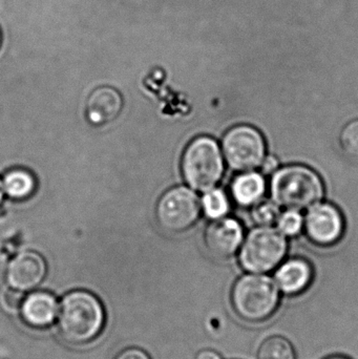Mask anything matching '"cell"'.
Returning a JSON list of instances; mask_svg holds the SVG:
<instances>
[{
	"label": "cell",
	"instance_id": "cell-26",
	"mask_svg": "<svg viewBox=\"0 0 358 359\" xmlns=\"http://www.w3.org/2000/svg\"><path fill=\"white\" fill-rule=\"evenodd\" d=\"M330 359H347V358H332Z\"/></svg>",
	"mask_w": 358,
	"mask_h": 359
},
{
	"label": "cell",
	"instance_id": "cell-5",
	"mask_svg": "<svg viewBox=\"0 0 358 359\" xmlns=\"http://www.w3.org/2000/svg\"><path fill=\"white\" fill-rule=\"evenodd\" d=\"M287 241L280 230L260 227L252 230L242 247V266L250 272L270 271L285 257Z\"/></svg>",
	"mask_w": 358,
	"mask_h": 359
},
{
	"label": "cell",
	"instance_id": "cell-20",
	"mask_svg": "<svg viewBox=\"0 0 358 359\" xmlns=\"http://www.w3.org/2000/svg\"><path fill=\"white\" fill-rule=\"evenodd\" d=\"M340 144L347 155L358 158V119L345 126L340 134Z\"/></svg>",
	"mask_w": 358,
	"mask_h": 359
},
{
	"label": "cell",
	"instance_id": "cell-7",
	"mask_svg": "<svg viewBox=\"0 0 358 359\" xmlns=\"http://www.w3.org/2000/svg\"><path fill=\"white\" fill-rule=\"evenodd\" d=\"M199 198L186 187H174L160 198L157 217L166 231L181 233L195 225L200 217Z\"/></svg>",
	"mask_w": 358,
	"mask_h": 359
},
{
	"label": "cell",
	"instance_id": "cell-22",
	"mask_svg": "<svg viewBox=\"0 0 358 359\" xmlns=\"http://www.w3.org/2000/svg\"><path fill=\"white\" fill-rule=\"evenodd\" d=\"M116 359H151L144 351L140 349H128L122 352Z\"/></svg>",
	"mask_w": 358,
	"mask_h": 359
},
{
	"label": "cell",
	"instance_id": "cell-12",
	"mask_svg": "<svg viewBox=\"0 0 358 359\" xmlns=\"http://www.w3.org/2000/svg\"><path fill=\"white\" fill-rule=\"evenodd\" d=\"M20 308L25 323L37 329L50 327L58 313L56 299L46 292L32 293L25 297Z\"/></svg>",
	"mask_w": 358,
	"mask_h": 359
},
{
	"label": "cell",
	"instance_id": "cell-9",
	"mask_svg": "<svg viewBox=\"0 0 358 359\" xmlns=\"http://www.w3.org/2000/svg\"><path fill=\"white\" fill-rule=\"evenodd\" d=\"M46 274L43 257L34 251H25L10 262L6 276L11 288L25 292L39 286Z\"/></svg>",
	"mask_w": 358,
	"mask_h": 359
},
{
	"label": "cell",
	"instance_id": "cell-21",
	"mask_svg": "<svg viewBox=\"0 0 358 359\" xmlns=\"http://www.w3.org/2000/svg\"><path fill=\"white\" fill-rule=\"evenodd\" d=\"M6 307L11 310H16L21 307L23 301H25V295L23 291L17 290V289L11 288L6 291L4 297Z\"/></svg>",
	"mask_w": 358,
	"mask_h": 359
},
{
	"label": "cell",
	"instance_id": "cell-16",
	"mask_svg": "<svg viewBox=\"0 0 358 359\" xmlns=\"http://www.w3.org/2000/svg\"><path fill=\"white\" fill-rule=\"evenodd\" d=\"M258 359H296V353L285 337H273L261 345Z\"/></svg>",
	"mask_w": 358,
	"mask_h": 359
},
{
	"label": "cell",
	"instance_id": "cell-3",
	"mask_svg": "<svg viewBox=\"0 0 358 359\" xmlns=\"http://www.w3.org/2000/svg\"><path fill=\"white\" fill-rule=\"evenodd\" d=\"M182 172L185 181L193 189L202 192L212 189L224 172L218 143L209 137L195 139L185 149Z\"/></svg>",
	"mask_w": 358,
	"mask_h": 359
},
{
	"label": "cell",
	"instance_id": "cell-13",
	"mask_svg": "<svg viewBox=\"0 0 358 359\" xmlns=\"http://www.w3.org/2000/svg\"><path fill=\"white\" fill-rule=\"evenodd\" d=\"M280 288L288 294H298L308 288L312 280V269L304 259L286 262L275 274Z\"/></svg>",
	"mask_w": 358,
	"mask_h": 359
},
{
	"label": "cell",
	"instance_id": "cell-23",
	"mask_svg": "<svg viewBox=\"0 0 358 359\" xmlns=\"http://www.w3.org/2000/svg\"><path fill=\"white\" fill-rule=\"evenodd\" d=\"M263 166V172L265 174H269V172H273L277 168V160L273 157L267 158V159H264L263 163L261 164Z\"/></svg>",
	"mask_w": 358,
	"mask_h": 359
},
{
	"label": "cell",
	"instance_id": "cell-15",
	"mask_svg": "<svg viewBox=\"0 0 358 359\" xmlns=\"http://www.w3.org/2000/svg\"><path fill=\"white\" fill-rule=\"evenodd\" d=\"M4 190L14 200H25L34 194L36 181L31 172L25 170L8 172L4 179Z\"/></svg>",
	"mask_w": 358,
	"mask_h": 359
},
{
	"label": "cell",
	"instance_id": "cell-19",
	"mask_svg": "<svg viewBox=\"0 0 358 359\" xmlns=\"http://www.w3.org/2000/svg\"><path fill=\"white\" fill-rule=\"evenodd\" d=\"M277 227L284 236H294L302 230L304 219L298 211L287 210L280 215Z\"/></svg>",
	"mask_w": 358,
	"mask_h": 359
},
{
	"label": "cell",
	"instance_id": "cell-18",
	"mask_svg": "<svg viewBox=\"0 0 358 359\" xmlns=\"http://www.w3.org/2000/svg\"><path fill=\"white\" fill-rule=\"evenodd\" d=\"M252 215L254 223L258 224L261 227H270L273 224L277 223L281 212L277 203L270 202V201H262V202L259 201L252 209Z\"/></svg>",
	"mask_w": 358,
	"mask_h": 359
},
{
	"label": "cell",
	"instance_id": "cell-8",
	"mask_svg": "<svg viewBox=\"0 0 358 359\" xmlns=\"http://www.w3.org/2000/svg\"><path fill=\"white\" fill-rule=\"evenodd\" d=\"M305 225L310 240L325 246L338 242L344 230L342 215L329 204H317L310 208Z\"/></svg>",
	"mask_w": 358,
	"mask_h": 359
},
{
	"label": "cell",
	"instance_id": "cell-17",
	"mask_svg": "<svg viewBox=\"0 0 358 359\" xmlns=\"http://www.w3.org/2000/svg\"><path fill=\"white\" fill-rule=\"evenodd\" d=\"M203 208L206 215L210 219H221L228 212V198L223 190L212 188L206 191L205 196H204Z\"/></svg>",
	"mask_w": 358,
	"mask_h": 359
},
{
	"label": "cell",
	"instance_id": "cell-6",
	"mask_svg": "<svg viewBox=\"0 0 358 359\" xmlns=\"http://www.w3.org/2000/svg\"><path fill=\"white\" fill-rule=\"evenodd\" d=\"M223 151L231 168L250 172L264 161L266 147L259 130L252 126H240L231 128L225 135Z\"/></svg>",
	"mask_w": 358,
	"mask_h": 359
},
{
	"label": "cell",
	"instance_id": "cell-2",
	"mask_svg": "<svg viewBox=\"0 0 358 359\" xmlns=\"http://www.w3.org/2000/svg\"><path fill=\"white\" fill-rule=\"evenodd\" d=\"M271 194L279 206L288 210H304L321 202L324 184L310 168L287 166L277 170L271 180Z\"/></svg>",
	"mask_w": 358,
	"mask_h": 359
},
{
	"label": "cell",
	"instance_id": "cell-11",
	"mask_svg": "<svg viewBox=\"0 0 358 359\" xmlns=\"http://www.w3.org/2000/svg\"><path fill=\"white\" fill-rule=\"evenodd\" d=\"M123 107L121 95L111 86H101L88 97L86 117L96 126H106L117 119Z\"/></svg>",
	"mask_w": 358,
	"mask_h": 359
},
{
	"label": "cell",
	"instance_id": "cell-27",
	"mask_svg": "<svg viewBox=\"0 0 358 359\" xmlns=\"http://www.w3.org/2000/svg\"><path fill=\"white\" fill-rule=\"evenodd\" d=\"M0 43H1V33H0Z\"/></svg>",
	"mask_w": 358,
	"mask_h": 359
},
{
	"label": "cell",
	"instance_id": "cell-25",
	"mask_svg": "<svg viewBox=\"0 0 358 359\" xmlns=\"http://www.w3.org/2000/svg\"><path fill=\"white\" fill-rule=\"evenodd\" d=\"M4 186H2L1 182H0V204H1L2 198H4Z\"/></svg>",
	"mask_w": 358,
	"mask_h": 359
},
{
	"label": "cell",
	"instance_id": "cell-14",
	"mask_svg": "<svg viewBox=\"0 0 358 359\" xmlns=\"http://www.w3.org/2000/svg\"><path fill=\"white\" fill-rule=\"evenodd\" d=\"M265 188L264 178L258 172H252L237 177L231 186L233 198L243 206L258 203L264 194Z\"/></svg>",
	"mask_w": 358,
	"mask_h": 359
},
{
	"label": "cell",
	"instance_id": "cell-10",
	"mask_svg": "<svg viewBox=\"0 0 358 359\" xmlns=\"http://www.w3.org/2000/svg\"><path fill=\"white\" fill-rule=\"evenodd\" d=\"M243 230L239 222L233 219H214L205 232L208 251L218 259L233 257L241 246Z\"/></svg>",
	"mask_w": 358,
	"mask_h": 359
},
{
	"label": "cell",
	"instance_id": "cell-1",
	"mask_svg": "<svg viewBox=\"0 0 358 359\" xmlns=\"http://www.w3.org/2000/svg\"><path fill=\"white\" fill-rule=\"evenodd\" d=\"M58 313L59 332L65 341L76 345L92 341L104 325L102 305L86 291H73L65 295Z\"/></svg>",
	"mask_w": 358,
	"mask_h": 359
},
{
	"label": "cell",
	"instance_id": "cell-24",
	"mask_svg": "<svg viewBox=\"0 0 358 359\" xmlns=\"http://www.w3.org/2000/svg\"><path fill=\"white\" fill-rule=\"evenodd\" d=\"M197 359H221L220 356L214 351H209V350H206V351L201 352V353L198 355Z\"/></svg>",
	"mask_w": 358,
	"mask_h": 359
},
{
	"label": "cell",
	"instance_id": "cell-4",
	"mask_svg": "<svg viewBox=\"0 0 358 359\" xmlns=\"http://www.w3.org/2000/svg\"><path fill=\"white\" fill-rule=\"evenodd\" d=\"M235 312L247 322H261L270 318L277 306V285L264 276H245L235 283L233 290Z\"/></svg>",
	"mask_w": 358,
	"mask_h": 359
}]
</instances>
